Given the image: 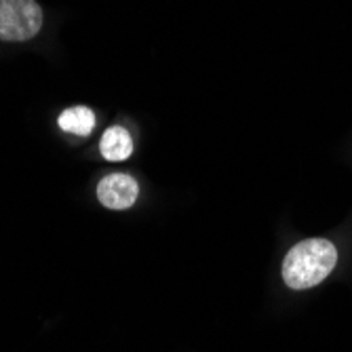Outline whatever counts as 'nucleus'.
Here are the masks:
<instances>
[{"instance_id": "1", "label": "nucleus", "mask_w": 352, "mask_h": 352, "mask_svg": "<svg viewBox=\"0 0 352 352\" xmlns=\"http://www.w3.org/2000/svg\"><path fill=\"white\" fill-rule=\"evenodd\" d=\"M338 264V249L327 239H308L292 247L283 262V278L292 289H310L323 283Z\"/></svg>"}, {"instance_id": "2", "label": "nucleus", "mask_w": 352, "mask_h": 352, "mask_svg": "<svg viewBox=\"0 0 352 352\" xmlns=\"http://www.w3.org/2000/svg\"><path fill=\"white\" fill-rule=\"evenodd\" d=\"M43 28V9L36 0H0V41L23 43Z\"/></svg>"}, {"instance_id": "3", "label": "nucleus", "mask_w": 352, "mask_h": 352, "mask_svg": "<svg viewBox=\"0 0 352 352\" xmlns=\"http://www.w3.org/2000/svg\"><path fill=\"white\" fill-rule=\"evenodd\" d=\"M138 195H140L138 182L131 175H124V173L106 175L98 186L100 203L104 207L116 209V211L133 207V203L138 201Z\"/></svg>"}, {"instance_id": "4", "label": "nucleus", "mask_w": 352, "mask_h": 352, "mask_svg": "<svg viewBox=\"0 0 352 352\" xmlns=\"http://www.w3.org/2000/svg\"><path fill=\"white\" fill-rule=\"evenodd\" d=\"M100 150H102V156L106 158V161L120 163V161H126V158L133 154V140L124 126L114 124L104 133Z\"/></svg>"}, {"instance_id": "5", "label": "nucleus", "mask_w": 352, "mask_h": 352, "mask_svg": "<svg viewBox=\"0 0 352 352\" xmlns=\"http://www.w3.org/2000/svg\"><path fill=\"white\" fill-rule=\"evenodd\" d=\"M57 122H59V126L63 131L87 138L93 131V126H95V114H93V110L85 108V106H76V108L63 110L59 114Z\"/></svg>"}]
</instances>
